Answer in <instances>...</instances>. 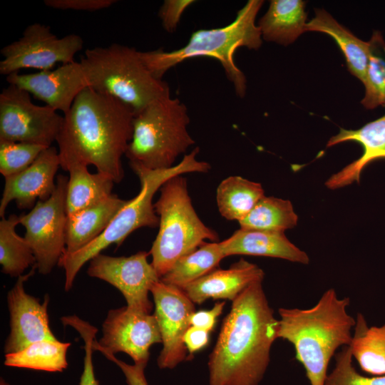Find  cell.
Here are the masks:
<instances>
[{
    "label": "cell",
    "mask_w": 385,
    "mask_h": 385,
    "mask_svg": "<svg viewBox=\"0 0 385 385\" xmlns=\"http://www.w3.org/2000/svg\"><path fill=\"white\" fill-rule=\"evenodd\" d=\"M133 111L124 103L87 87L75 99L56 138L60 167L81 164L120 183L121 158L133 136Z\"/></svg>",
    "instance_id": "1"
},
{
    "label": "cell",
    "mask_w": 385,
    "mask_h": 385,
    "mask_svg": "<svg viewBox=\"0 0 385 385\" xmlns=\"http://www.w3.org/2000/svg\"><path fill=\"white\" fill-rule=\"evenodd\" d=\"M279 321L262 282L245 288L232 302L209 356V385H258L270 361Z\"/></svg>",
    "instance_id": "2"
},
{
    "label": "cell",
    "mask_w": 385,
    "mask_h": 385,
    "mask_svg": "<svg viewBox=\"0 0 385 385\" xmlns=\"http://www.w3.org/2000/svg\"><path fill=\"white\" fill-rule=\"evenodd\" d=\"M349 297L325 291L309 309L279 308L277 338L291 343L295 359L304 368L310 385H324L331 359L341 346H350L356 319L347 312Z\"/></svg>",
    "instance_id": "3"
},
{
    "label": "cell",
    "mask_w": 385,
    "mask_h": 385,
    "mask_svg": "<svg viewBox=\"0 0 385 385\" xmlns=\"http://www.w3.org/2000/svg\"><path fill=\"white\" fill-rule=\"evenodd\" d=\"M263 3L262 0H249L228 25L195 31L183 47L170 51L163 48L140 51V58L158 79H162L169 69L187 59L199 56L213 58L221 63L236 94L242 98L246 92V78L236 66L234 55L240 47L258 49L261 46L262 38L255 19Z\"/></svg>",
    "instance_id": "4"
},
{
    "label": "cell",
    "mask_w": 385,
    "mask_h": 385,
    "mask_svg": "<svg viewBox=\"0 0 385 385\" xmlns=\"http://www.w3.org/2000/svg\"><path fill=\"white\" fill-rule=\"evenodd\" d=\"M198 147L185 155L177 165L168 169L152 170L139 163L129 164L139 178L140 190L133 199L116 214L104 232L93 242L79 250L61 257L58 265L65 271L66 291H69L81 268L94 257L113 244L120 245L135 230L143 227H156L159 217L153 204L155 192L170 178L188 173H207L210 165L196 159Z\"/></svg>",
    "instance_id": "5"
},
{
    "label": "cell",
    "mask_w": 385,
    "mask_h": 385,
    "mask_svg": "<svg viewBox=\"0 0 385 385\" xmlns=\"http://www.w3.org/2000/svg\"><path fill=\"white\" fill-rule=\"evenodd\" d=\"M139 52L133 47L114 43L88 48L80 61L88 87L124 103L134 115L170 94L167 82L151 74Z\"/></svg>",
    "instance_id": "6"
},
{
    "label": "cell",
    "mask_w": 385,
    "mask_h": 385,
    "mask_svg": "<svg viewBox=\"0 0 385 385\" xmlns=\"http://www.w3.org/2000/svg\"><path fill=\"white\" fill-rule=\"evenodd\" d=\"M188 108L170 94L134 115L133 136L125 153L129 162L152 170L172 168L177 158L195 144L188 130Z\"/></svg>",
    "instance_id": "7"
},
{
    "label": "cell",
    "mask_w": 385,
    "mask_h": 385,
    "mask_svg": "<svg viewBox=\"0 0 385 385\" xmlns=\"http://www.w3.org/2000/svg\"><path fill=\"white\" fill-rule=\"evenodd\" d=\"M160 192L154 203L159 231L149 253L160 279L178 259L195 250L205 240L217 242L219 237L196 213L185 178L180 175L170 178Z\"/></svg>",
    "instance_id": "8"
},
{
    "label": "cell",
    "mask_w": 385,
    "mask_h": 385,
    "mask_svg": "<svg viewBox=\"0 0 385 385\" xmlns=\"http://www.w3.org/2000/svg\"><path fill=\"white\" fill-rule=\"evenodd\" d=\"M68 178L58 175L56 187L46 200H38L26 214L19 215L24 238L33 250L38 273L48 274L66 251V193Z\"/></svg>",
    "instance_id": "9"
},
{
    "label": "cell",
    "mask_w": 385,
    "mask_h": 385,
    "mask_svg": "<svg viewBox=\"0 0 385 385\" xmlns=\"http://www.w3.org/2000/svg\"><path fill=\"white\" fill-rule=\"evenodd\" d=\"M63 121L49 106L33 103L31 94L9 84L0 93V141L26 143L48 148L56 141Z\"/></svg>",
    "instance_id": "10"
},
{
    "label": "cell",
    "mask_w": 385,
    "mask_h": 385,
    "mask_svg": "<svg viewBox=\"0 0 385 385\" xmlns=\"http://www.w3.org/2000/svg\"><path fill=\"white\" fill-rule=\"evenodd\" d=\"M83 40L71 34L58 38L49 26L40 23L29 25L21 37L4 46L1 51L0 73L9 76L24 68L51 70L57 63L74 61L82 50Z\"/></svg>",
    "instance_id": "11"
},
{
    "label": "cell",
    "mask_w": 385,
    "mask_h": 385,
    "mask_svg": "<svg viewBox=\"0 0 385 385\" xmlns=\"http://www.w3.org/2000/svg\"><path fill=\"white\" fill-rule=\"evenodd\" d=\"M149 252L140 251L129 257L98 254L90 260L87 274L118 289L132 310L151 314L153 304L149 292L160 277L151 262Z\"/></svg>",
    "instance_id": "12"
},
{
    "label": "cell",
    "mask_w": 385,
    "mask_h": 385,
    "mask_svg": "<svg viewBox=\"0 0 385 385\" xmlns=\"http://www.w3.org/2000/svg\"><path fill=\"white\" fill-rule=\"evenodd\" d=\"M102 332L100 340H94L93 350L114 355L125 353L138 365L147 366L150 348L162 342L154 314L138 312L127 306L109 310Z\"/></svg>",
    "instance_id": "13"
},
{
    "label": "cell",
    "mask_w": 385,
    "mask_h": 385,
    "mask_svg": "<svg viewBox=\"0 0 385 385\" xmlns=\"http://www.w3.org/2000/svg\"><path fill=\"white\" fill-rule=\"evenodd\" d=\"M150 293L163 344L158 366L172 369L188 359L183 337L190 327V318L195 312V304L182 289L160 279L153 285Z\"/></svg>",
    "instance_id": "14"
},
{
    "label": "cell",
    "mask_w": 385,
    "mask_h": 385,
    "mask_svg": "<svg viewBox=\"0 0 385 385\" xmlns=\"http://www.w3.org/2000/svg\"><path fill=\"white\" fill-rule=\"evenodd\" d=\"M36 269L35 265L29 272L19 277L8 292L10 332L4 344L5 354L19 351L38 341L57 339L49 324V296L45 295L43 302H41L24 289V283L34 274Z\"/></svg>",
    "instance_id": "15"
},
{
    "label": "cell",
    "mask_w": 385,
    "mask_h": 385,
    "mask_svg": "<svg viewBox=\"0 0 385 385\" xmlns=\"http://www.w3.org/2000/svg\"><path fill=\"white\" fill-rule=\"evenodd\" d=\"M6 81L63 114L88 87L83 66L80 61H75L55 69L28 74L14 73L6 76Z\"/></svg>",
    "instance_id": "16"
},
{
    "label": "cell",
    "mask_w": 385,
    "mask_h": 385,
    "mask_svg": "<svg viewBox=\"0 0 385 385\" xmlns=\"http://www.w3.org/2000/svg\"><path fill=\"white\" fill-rule=\"evenodd\" d=\"M59 167L58 151L51 145L44 149L26 169L4 178L0 216L4 217L7 206L13 200L22 210L32 209L37 199L49 198L56 190L55 176Z\"/></svg>",
    "instance_id": "17"
},
{
    "label": "cell",
    "mask_w": 385,
    "mask_h": 385,
    "mask_svg": "<svg viewBox=\"0 0 385 385\" xmlns=\"http://www.w3.org/2000/svg\"><path fill=\"white\" fill-rule=\"evenodd\" d=\"M265 272L259 266L244 259L227 270H215L182 289L194 304L208 299L233 301L250 284L263 281Z\"/></svg>",
    "instance_id": "18"
},
{
    "label": "cell",
    "mask_w": 385,
    "mask_h": 385,
    "mask_svg": "<svg viewBox=\"0 0 385 385\" xmlns=\"http://www.w3.org/2000/svg\"><path fill=\"white\" fill-rule=\"evenodd\" d=\"M346 141L361 144L363 153L359 158L332 175L325 182L327 188L331 190L359 182L361 173L368 164L375 160L385 158V115L357 130L341 128L338 134L329 140L327 147Z\"/></svg>",
    "instance_id": "19"
},
{
    "label": "cell",
    "mask_w": 385,
    "mask_h": 385,
    "mask_svg": "<svg viewBox=\"0 0 385 385\" xmlns=\"http://www.w3.org/2000/svg\"><path fill=\"white\" fill-rule=\"evenodd\" d=\"M225 257L243 255L270 257L307 265L308 255L293 243L284 232L239 229L220 242Z\"/></svg>",
    "instance_id": "20"
},
{
    "label": "cell",
    "mask_w": 385,
    "mask_h": 385,
    "mask_svg": "<svg viewBox=\"0 0 385 385\" xmlns=\"http://www.w3.org/2000/svg\"><path fill=\"white\" fill-rule=\"evenodd\" d=\"M127 202L112 194L94 205L68 215L64 253H73L99 237Z\"/></svg>",
    "instance_id": "21"
},
{
    "label": "cell",
    "mask_w": 385,
    "mask_h": 385,
    "mask_svg": "<svg viewBox=\"0 0 385 385\" xmlns=\"http://www.w3.org/2000/svg\"><path fill=\"white\" fill-rule=\"evenodd\" d=\"M305 2L301 0H272L258 23L262 38L282 45L293 43L305 32Z\"/></svg>",
    "instance_id": "22"
},
{
    "label": "cell",
    "mask_w": 385,
    "mask_h": 385,
    "mask_svg": "<svg viewBox=\"0 0 385 385\" xmlns=\"http://www.w3.org/2000/svg\"><path fill=\"white\" fill-rule=\"evenodd\" d=\"M315 13V17L307 23L305 31L322 32L332 36L343 53L349 71L364 83L369 63V42L358 38L326 11L317 9Z\"/></svg>",
    "instance_id": "23"
},
{
    "label": "cell",
    "mask_w": 385,
    "mask_h": 385,
    "mask_svg": "<svg viewBox=\"0 0 385 385\" xmlns=\"http://www.w3.org/2000/svg\"><path fill=\"white\" fill-rule=\"evenodd\" d=\"M87 165L71 166L68 172L66 210L68 215L94 205L112 195L114 181L101 173H91Z\"/></svg>",
    "instance_id": "24"
},
{
    "label": "cell",
    "mask_w": 385,
    "mask_h": 385,
    "mask_svg": "<svg viewBox=\"0 0 385 385\" xmlns=\"http://www.w3.org/2000/svg\"><path fill=\"white\" fill-rule=\"evenodd\" d=\"M350 348L361 370L374 376L385 374V324L369 327L364 316L357 313Z\"/></svg>",
    "instance_id": "25"
},
{
    "label": "cell",
    "mask_w": 385,
    "mask_h": 385,
    "mask_svg": "<svg viewBox=\"0 0 385 385\" xmlns=\"http://www.w3.org/2000/svg\"><path fill=\"white\" fill-rule=\"evenodd\" d=\"M260 183L240 176H230L217 187L216 200L220 215L227 220L241 221L265 196Z\"/></svg>",
    "instance_id": "26"
},
{
    "label": "cell",
    "mask_w": 385,
    "mask_h": 385,
    "mask_svg": "<svg viewBox=\"0 0 385 385\" xmlns=\"http://www.w3.org/2000/svg\"><path fill=\"white\" fill-rule=\"evenodd\" d=\"M225 257L220 242H205L193 252L178 259L160 279L183 289L216 270Z\"/></svg>",
    "instance_id": "27"
},
{
    "label": "cell",
    "mask_w": 385,
    "mask_h": 385,
    "mask_svg": "<svg viewBox=\"0 0 385 385\" xmlns=\"http://www.w3.org/2000/svg\"><path fill=\"white\" fill-rule=\"evenodd\" d=\"M71 344L58 339L34 342L16 353L5 354L4 365L49 372H61L68 366L67 351Z\"/></svg>",
    "instance_id": "28"
},
{
    "label": "cell",
    "mask_w": 385,
    "mask_h": 385,
    "mask_svg": "<svg viewBox=\"0 0 385 385\" xmlns=\"http://www.w3.org/2000/svg\"><path fill=\"white\" fill-rule=\"evenodd\" d=\"M19 215H10L0 221V264L1 272L11 277H19L30 266L36 265V258L24 237L16 232Z\"/></svg>",
    "instance_id": "29"
},
{
    "label": "cell",
    "mask_w": 385,
    "mask_h": 385,
    "mask_svg": "<svg viewBox=\"0 0 385 385\" xmlns=\"http://www.w3.org/2000/svg\"><path fill=\"white\" fill-rule=\"evenodd\" d=\"M297 221L289 200L263 196L239 224L242 229L284 232L295 227Z\"/></svg>",
    "instance_id": "30"
},
{
    "label": "cell",
    "mask_w": 385,
    "mask_h": 385,
    "mask_svg": "<svg viewBox=\"0 0 385 385\" xmlns=\"http://www.w3.org/2000/svg\"><path fill=\"white\" fill-rule=\"evenodd\" d=\"M369 42L370 52L361 103L372 109L385 106V42L378 31L373 34Z\"/></svg>",
    "instance_id": "31"
},
{
    "label": "cell",
    "mask_w": 385,
    "mask_h": 385,
    "mask_svg": "<svg viewBox=\"0 0 385 385\" xmlns=\"http://www.w3.org/2000/svg\"><path fill=\"white\" fill-rule=\"evenodd\" d=\"M46 147L10 141H0V173L9 177L26 169Z\"/></svg>",
    "instance_id": "32"
},
{
    "label": "cell",
    "mask_w": 385,
    "mask_h": 385,
    "mask_svg": "<svg viewBox=\"0 0 385 385\" xmlns=\"http://www.w3.org/2000/svg\"><path fill=\"white\" fill-rule=\"evenodd\" d=\"M350 346L335 355V366L327 375L324 385H385V374L371 377L361 375L352 364Z\"/></svg>",
    "instance_id": "33"
},
{
    "label": "cell",
    "mask_w": 385,
    "mask_h": 385,
    "mask_svg": "<svg viewBox=\"0 0 385 385\" xmlns=\"http://www.w3.org/2000/svg\"><path fill=\"white\" fill-rule=\"evenodd\" d=\"M70 325L80 334L84 342L83 369L79 385H99L93 364V342L98 329L79 317L73 318Z\"/></svg>",
    "instance_id": "34"
},
{
    "label": "cell",
    "mask_w": 385,
    "mask_h": 385,
    "mask_svg": "<svg viewBox=\"0 0 385 385\" xmlns=\"http://www.w3.org/2000/svg\"><path fill=\"white\" fill-rule=\"evenodd\" d=\"M194 2L193 0H165L158 13L163 28L167 32H174L184 11Z\"/></svg>",
    "instance_id": "35"
},
{
    "label": "cell",
    "mask_w": 385,
    "mask_h": 385,
    "mask_svg": "<svg viewBox=\"0 0 385 385\" xmlns=\"http://www.w3.org/2000/svg\"><path fill=\"white\" fill-rule=\"evenodd\" d=\"M115 0H44V4L60 10L96 11L107 9L115 4Z\"/></svg>",
    "instance_id": "36"
},
{
    "label": "cell",
    "mask_w": 385,
    "mask_h": 385,
    "mask_svg": "<svg viewBox=\"0 0 385 385\" xmlns=\"http://www.w3.org/2000/svg\"><path fill=\"white\" fill-rule=\"evenodd\" d=\"M101 353L108 359L116 364L121 369L125 376L128 385H148L144 372L146 366L135 364L130 365L117 359L113 354L103 351H101Z\"/></svg>",
    "instance_id": "37"
},
{
    "label": "cell",
    "mask_w": 385,
    "mask_h": 385,
    "mask_svg": "<svg viewBox=\"0 0 385 385\" xmlns=\"http://www.w3.org/2000/svg\"><path fill=\"white\" fill-rule=\"evenodd\" d=\"M225 302H217L210 310L195 312L190 318V326L195 327L208 332L212 331L217 317L222 314Z\"/></svg>",
    "instance_id": "38"
},
{
    "label": "cell",
    "mask_w": 385,
    "mask_h": 385,
    "mask_svg": "<svg viewBox=\"0 0 385 385\" xmlns=\"http://www.w3.org/2000/svg\"><path fill=\"white\" fill-rule=\"evenodd\" d=\"M208 331L190 326L186 331L183 342L188 351V359H192L193 354L205 347L210 339Z\"/></svg>",
    "instance_id": "39"
},
{
    "label": "cell",
    "mask_w": 385,
    "mask_h": 385,
    "mask_svg": "<svg viewBox=\"0 0 385 385\" xmlns=\"http://www.w3.org/2000/svg\"><path fill=\"white\" fill-rule=\"evenodd\" d=\"M0 385H11V384L8 383L4 379L1 377V379H0Z\"/></svg>",
    "instance_id": "40"
}]
</instances>
